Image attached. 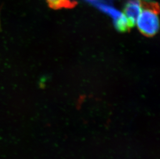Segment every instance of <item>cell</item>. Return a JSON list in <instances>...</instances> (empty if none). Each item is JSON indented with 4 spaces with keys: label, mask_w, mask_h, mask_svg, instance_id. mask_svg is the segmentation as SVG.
<instances>
[{
    "label": "cell",
    "mask_w": 160,
    "mask_h": 159,
    "mask_svg": "<svg viewBox=\"0 0 160 159\" xmlns=\"http://www.w3.org/2000/svg\"><path fill=\"white\" fill-rule=\"evenodd\" d=\"M141 2L142 9L135 24L143 35L153 36L159 30V5L147 0H141Z\"/></svg>",
    "instance_id": "6da1fadb"
},
{
    "label": "cell",
    "mask_w": 160,
    "mask_h": 159,
    "mask_svg": "<svg viewBox=\"0 0 160 159\" xmlns=\"http://www.w3.org/2000/svg\"><path fill=\"white\" fill-rule=\"evenodd\" d=\"M99 9L110 16L113 19L114 24L117 29L120 31H124L131 27L130 23L123 13L115 9L112 6L103 3H97Z\"/></svg>",
    "instance_id": "7a4b0ae2"
},
{
    "label": "cell",
    "mask_w": 160,
    "mask_h": 159,
    "mask_svg": "<svg viewBox=\"0 0 160 159\" xmlns=\"http://www.w3.org/2000/svg\"><path fill=\"white\" fill-rule=\"evenodd\" d=\"M142 9L141 0H130L127 2L124 8V15L131 26L136 23L138 17Z\"/></svg>",
    "instance_id": "3957f363"
},
{
    "label": "cell",
    "mask_w": 160,
    "mask_h": 159,
    "mask_svg": "<svg viewBox=\"0 0 160 159\" xmlns=\"http://www.w3.org/2000/svg\"><path fill=\"white\" fill-rule=\"evenodd\" d=\"M49 6L53 9L62 8H72L76 4V2L72 0H46Z\"/></svg>",
    "instance_id": "277c9868"
},
{
    "label": "cell",
    "mask_w": 160,
    "mask_h": 159,
    "mask_svg": "<svg viewBox=\"0 0 160 159\" xmlns=\"http://www.w3.org/2000/svg\"><path fill=\"white\" fill-rule=\"evenodd\" d=\"M89 1H95V0H89Z\"/></svg>",
    "instance_id": "5b68a950"
}]
</instances>
